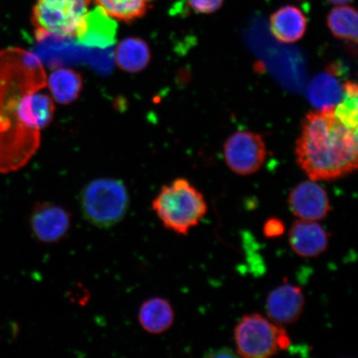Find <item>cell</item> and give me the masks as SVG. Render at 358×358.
Masks as SVG:
<instances>
[{
	"label": "cell",
	"mask_w": 358,
	"mask_h": 358,
	"mask_svg": "<svg viewBox=\"0 0 358 358\" xmlns=\"http://www.w3.org/2000/svg\"><path fill=\"white\" fill-rule=\"evenodd\" d=\"M91 3L92 0H36L32 13L36 38L77 37Z\"/></svg>",
	"instance_id": "obj_6"
},
{
	"label": "cell",
	"mask_w": 358,
	"mask_h": 358,
	"mask_svg": "<svg viewBox=\"0 0 358 358\" xmlns=\"http://www.w3.org/2000/svg\"><path fill=\"white\" fill-rule=\"evenodd\" d=\"M329 235L316 221L298 219L289 232L290 248L303 258H315L329 246Z\"/></svg>",
	"instance_id": "obj_11"
},
{
	"label": "cell",
	"mask_w": 358,
	"mask_h": 358,
	"mask_svg": "<svg viewBox=\"0 0 358 358\" xmlns=\"http://www.w3.org/2000/svg\"><path fill=\"white\" fill-rule=\"evenodd\" d=\"M152 209L166 229L187 236L208 213L201 192L185 178H178L161 189Z\"/></svg>",
	"instance_id": "obj_3"
},
{
	"label": "cell",
	"mask_w": 358,
	"mask_h": 358,
	"mask_svg": "<svg viewBox=\"0 0 358 358\" xmlns=\"http://www.w3.org/2000/svg\"><path fill=\"white\" fill-rule=\"evenodd\" d=\"M327 1L336 4V6H341V4H347L352 1V0H327Z\"/></svg>",
	"instance_id": "obj_23"
},
{
	"label": "cell",
	"mask_w": 358,
	"mask_h": 358,
	"mask_svg": "<svg viewBox=\"0 0 358 358\" xmlns=\"http://www.w3.org/2000/svg\"><path fill=\"white\" fill-rule=\"evenodd\" d=\"M308 20L303 12L294 6L278 8L270 17L271 34L283 43L299 41L306 33Z\"/></svg>",
	"instance_id": "obj_13"
},
{
	"label": "cell",
	"mask_w": 358,
	"mask_h": 358,
	"mask_svg": "<svg viewBox=\"0 0 358 358\" xmlns=\"http://www.w3.org/2000/svg\"><path fill=\"white\" fill-rule=\"evenodd\" d=\"M299 1H303V0H299Z\"/></svg>",
	"instance_id": "obj_24"
},
{
	"label": "cell",
	"mask_w": 358,
	"mask_h": 358,
	"mask_svg": "<svg viewBox=\"0 0 358 358\" xmlns=\"http://www.w3.org/2000/svg\"><path fill=\"white\" fill-rule=\"evenodd\" d=\"M71 224V214L62 206L50 203L36 205L29 217L34 238L46 244L57 243L65 238Z\"/></svg>",
	"instance_id": "obj_8"
},
{
	"label": "cell",
	"mask_w": 358,
	"mask_h": 358,
	"mask_svg": "<svg viewBox=\"0 0 358 358\" xmlns=\"http://www.w3.org/2000/svg\"><path fill=\"white\" fill-rule=\"evenodd\" d=\"M343 86L332 73L317 75L308 91L312 104L320 110L332 108L343 96Z\"/></svg>",
	"instance_id": "obj_17"
},
{
	"label": "cell",
	"mask_w": 358,
	"mask_h": 358,
	"mask_svg": "<svg viewBox=\"0 0 358 358\" xmlns=\"http://www.w3.org/2000/svg\"><path fill=\"white\" fill-rule=\"evenodd\" d=\"M224 156L228 168L239 176L257 173L265 163L267 151L261 134L237 131L224 145Z\"/></svg>",
	"instance_id": "obj_7"
},
{
	"label": "cell",
	"mask_w": 358,
	"mask_h": 358,
	"mask_svg": "<svg viewBox=\"0 0 358 358\" xmlns=\"http://www.w3.org/2000/svg\"><path fill=\"white\" fill-rule=\"evenodd\" d=\"M295 155L310 180L345 177L357 168V129L340 122L334 107L311 111L303 120Z\"/></svg>",
	"instance_id": "obj_2"
},
{
	"label": "cell",
	"mask_w": 358,
	"mask_h": 358,
	"mask_svg": "<svg viewBox=\"0 0 358 358\" xmlns=\"http://www.w3.org/2000/svg\"><path fill=\"white\" fill-rule=\"evenodd\" d=\"M306 299L299 286L285 282L268 294L266 311L268 319L280 325L295 323L302 315Z\"/></svg>",
	"instance_id": "obj_10"
},
{
	"label": "cell",
	"mask_w": 358,
	"mask_h": 358,
	"mask_svg": "<svg viewBox=\"0 0 358 358\" xmlns=\"http://www.w3.org/2000/svg\"><path fill=\"white\" fill-rule=\"evenodd\" d=\"M285 227L283 222L277 217L267 219L263 227V234L266 238H276L284 234Z\"/></svg>",
	"instance_id": "obj_22"
},
{
	"label": "cell",
	"mask_w": 358,
	"mask_h": 358,
	"mask_svg": "<svg viewBox=\"0 0 358 358\" xmlns=\"http://www.w3.org/2000/svg\"><path fill=\"white\" fill-rule=\"evenodd\" d=\"M236 352L246 358H266L286 350L291 345L283 326L252 313L245 315L234 331Z\"/></svg>",
	"instance_id": "obj_5"
},
{
	"label": "cell",
	"mask_w": 358,
	"mask_h": 358,
	"mask_svg": "<svg viewBox=\"0 0 358 358\" xmlns=\"http://www.w3.org/2000/svg\"><path fill=\"white\" fill-rule=\"evenodd\" d=\"M115 59L124 71L129 73H140L150 64V48L141 38H124L116 48Z\"/></svg>",
	"instance_id": "obj_15"
},
{
	"label": "cell",
	"mask_w": 358,
	"mask_h": 358,
	"mask_svg": "<svg viewBox=\"0 0 358 358\" xmlns=\"http://www.w3.org/2000/svg\"><path fill=\"white\" fill-rule=\"evenodd\" d=\"M117 24L99 7L87 13L77 39L85 47L106 49L115 43Z\"/></svg>",
	"instance_id": "obj_12"
},
{
	"label": "cell",
	"mask_w": 358,
	"mask_h": 358,
	"mask_svg": "<svg viewBox=\"0 0 358 358\" xmlns=\"http://www.w3.org/2000/svg\"><path fill=\"white\" fill-rule=\"evenodd\" d=\"M42 62L20 48L0 51V173L24 167L37 151L40 132L51 123L55 103Z\"/></svg>",
	"instance_id": "obj_1"
},
{
	"label": "cell",
	"mask_w": 358,
	"mask_h": 358,
	"mask_svg": "<svg viewBox=\"0 0 358 358\" xmlns=\"http://www.w3.org/2000/svg\"><path fill=\"white\" fill-rule=\"evenodd\" d=\"M288 203L291 213L303 220L321 221L331 212L328 194L313 180L295 186L290 192Z\"/></svg>",
	"instance_id": "obj_9"
},
{
	"label": "cell",
	"mask_w": 358,
	"mask_h": 358,
	"mask_svg": "<svg viewBox=\"0 0 358 358\" xmlns=\"http://www.w3.org/2000/svg\"><path fill=\"white\" fill-rule=\"evenodd\" d=\"M358 15L355 8L341 4L332 8L327 17V24L334 37L357 42Z\"/></svg>",
	"instance_id": "obj_18"
},
{
	"label": "cell",
	"mask_w": 358,
	"mask_h": 358,
	"mask_svg": "<svg viewBox=\"0 0 358 358\" xmlns=\"http://www.w3.org/2000/svg\"><path fill=\"white\" fill-rule=\"evenodd\" d=\"M152 1L154 0H95L96 6L112 19L125 22L145 16L151 8Z\"/></svg>",
	"instance_id": "obj_19"
},
{
	"label": "cell",
	"mask_w": 358,
	"mask_h": 358,
	"mask_svg": "<svg viewBox=\"0 0 358 358\" xmlns=\"http://www.w3.org/2000/svg\"><path fill=\"white\" fill-rule=\"evenodd\" d=\"M189 7L200 15H211L222 7L225 0H186Z\"/></svg>",
	"instance_id": "obj_21"
},
{
	"label": "cell",
	"mask_w": 358,
	"mask_h": 358,
	"mask_svg": "<svg viewBox=\"0 0 358 358\" xmlns=\"http://www.w3.org/2000/svg\"><path fill=\"white\" fill-rule=\"evenodd\" d=\"M48 84L53 98L62 105H69L77 100L83 87L82 76L70 69L53 71Z\"/></svg>",
	"instance_id": "obj_16"
},
{
	"label": "cell",
	"mask_w": 358,
	"mask_h": 358,
	"mask_svg": "<svg viewBox=\"0 0 358 358\" xmlns=\"http://www.w3.org/2000/svg\"><path fill=\"white\" fill-rule=\"evenodd\" d=\"M357 86L355 83L343 85L341 100L334 106V114L347 127L357 129Z\"/></svg>",
	"instance_id": "obj_20"
},
{
	"label": "cell",
	"mask_w": 358,
	"mask_h": 358,
	"mask_svg": "<svg viewBox=\"0 0 358 358\" xmlns=\"http://www.w3.org/2000/svg\"><path fill=\"white\" fill-rule=\"evenodd\" d=\"M138 323L148 334H162L171 328L174 312L166 299L151 298L141 304L138 315Z\"/></svg>",
	"instance_id": "obj_14"
},
{
	"label": "cell",
	"mask_w": 358,
	"mask_h": 358,
	"mask_svg": "<svg viewBox=\"0 0 358 358\" xmlns=\"http://www.w3.org/2000/svg\"><path fill=\"white\" fill-rule=\"evenodd\" d=\"M80 205L84 218L90 224L106 229L117 225L127 216L129 192L118 179H96L83 189Z\"/></svg>",
	"instance_id": "obj_4"
}]
</instances>
